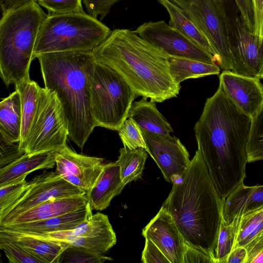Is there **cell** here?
Here are the masks:
<instances>
[{
    "label": "cell",
    "mask_w": 263,
    "mask_h": 263,
    "mask_svg": "<svg viewBox=\"0 0 263 263\" xmlns=\"http://www.w3.org/2000/svg\"><path fill=\"white\" fill-rule=\"evenodd\" d=\"M0 249L10 263H44L15 240L2 236Z\"/></svg>",
    "instance_id": "cell-33"
},
{
    "label": "cell",
    "mask_w": 263,
    "mask_h": 263,
    "mask_svg": "<svg viewBox=\"0 0 263 263\" xmlns=\"http://www.w3.org/2000/svg\"><path fill=\"white\" fill-rule=\"evenodd\" d=\"M88 202L86 194L52 198L19 215L6 224L34 222L62 215L77 210Z\"/></svg>",
    "instance_id": "cell-20"
},
{
    "label": "cell",
    "mask_w": 263,
    "mask_h": 263,
    "mask_svg": "<svg viewBox=\"0 0 263 263\" xmlns=\"http://www.w3.org/2000/svg\"><path fill=\"white\" fill-rule=\"evenodd\" d=\"M136 96L118 73L96 61L91 83V102L97 126L118 131L127 118Z\"/></svg>",
    "instance_id": "cell-7"
},
{
    "label": "cell",
    "mask_w": 263,
    "mask_h": 263,
    "mask_svg": "<svg viewBox=\"0 0 263 263\" xmlns=\"http://www.w3.org/2000/svg\"><path fill=\"white\" fill-rule=\"evenodd\" d=\"M34 0H0L2 15Z\"/></svg>",
    "instance_id": "cell-45"
},
{
    "label": "cell",
    "mask_w": 263,
    "mask_h": 263,
    "mask_svg": "<svg viewBox=\"0 0 263 263\" xmlns=\"http://www.w3.org/2000/svg\"><path fill=\"white\" fill-rule=\"evenodd\" d=\"M125 185L122 182L119 165L115 162L105 164L103 171L91 189L86 193L92 209L103 211L110 205Z\"/></svg>",
    "instance_id": "cell-18"
},
{
    "label": "cell",
    "mask_w": 263,
    "mask_h": 263,
    "mask_svg": "<svg viewBox=\"0 0 263 263\" xmlns=\"http://www.w3.org/2000/svg\"><path fill=\"white\" fill-rule=\"evenodd\" d=\"M146 149L138 148L130 149L125 147L119 150L116 161L120 167L121 178L126 185L133 181L141 178L147 154Z\"/></svg>",
    "instance_id": "cell-29"
},
{
    "label": "cell",
    "mask_w": 263,
    "mask_h": 263,
    "mask_svg": "<svg viewBox=\"0 0 263 263\" xmlns=\"http://www.w3.org/2000/svg\"><path fill=\"white\" fill-rule=\"evenodd\" d=\"M134 31L140 36L161 48L170 56L217 65L211 55L163 21L145 22Z\"/></svg>",
    "instance_id": "cell-12"
},
{
    "label": "cell",
    "mask_w": 263,
    "mask_h": 263,
    "mask_svg": "<svg viewBox=\"0 0 263 263\" xmlns=\"http://www.w3.org/2000/svg\"><path fill=\"white\" fill-rule=\"evenodd\" d=\"M247 155L248 162L263 160V104L252 118Z\"/></svg>",
    "instance_id": "cell-31"
},
{
    "label": "cell",
    "mask_w": 263,
    "mask_h": 263,
    "mask_svg": "<svg viewBox=\"0 0 263 263\" xmlns=\"http://www.w3.org/2000/svg\"><path fill=\"white\" fill-rule=\"evenodd\" d=\"M127 118L133 120L141 128L149 132L164 135L173 132L166 119L157 109L156 102L142 97L132 104Z\"/></svg>",
    "instance_id": "cell-25"
},
{
    "label": "cell",
    "mask_w": 263,
    "mask_h": 263,
    "mask_svg": "<svg viewBox=\"0 0 263 263\" xmlns=\"http://www.w3.org/2000/svg\"><path fill=\"white\" fill-rule=\"evenodd\" d=\"M86 192L62 178L55 172H45L29 181L22 196L0 214V226L52 198L84 195Z\"/></svg>",
    "instance_id": "cell-11"
},
{
    "label": "cell",
    "mask_w": 263,
    "mask_h": 263,
    "mask_svg": "<svg viewBox=\"0 0 263 263\" xmlns=\"http://www.w3.org/2000/svg\"><path fill=\"white\" fill-rule=\"evenodd\" d=\"M119 0H82L87 13L94 18L100 16L102 20L110 12L111 7Z\"/></svg>",
    "instance_id": "cell-37"
},
{
    "label": "cell",
    "mask_w": 263,
    "mask_h": 263,
    "mask_svg": "<svg viewBox=\"0 0 263 263\" xmlns=\"http://www.w3.org/2000/svg\"><path fill=\"white\" fill-rule=\"evenodd\" d=\"M22 124L21 98L15 90L0 103V139L9 143L20 142Z\"/></svg>",
    "instance_id": "cell-24"
},
{
    "label": "cell",
    "mask_w": 263,
    "mask_h": 263,
    "mask_svg": "<svg viewBox=\"0 0 263 263\" xmlns=\"http://www.w3.org/2000/svg\"><path fill=\"white\" fill-rule=\"evenodd\" d=\"M68 135L67 121L56 93L41 87L24 153L34 155L60 151L67 146Z\"/></svg>",
    "instance_id": "cell-8"
},
{
    "label": "cell",
    "mask_w": 263,
    "mask_h": 263,
    "mask_svg": "<svg viewBox=\"0 0 263 263\" xmlns=\"http://www.w3.org/2000/svg\"><path fill=\"white\" fill-rule=\"evenodd\" d=\"M219 84L235 105L252 118L263 104V85L258 79L223 70Z\"/></svg>",
    "instance_id": "cell-16"
},
{
    "label": "cell",
    "mask_w": 263,
    "mask_h": 263,
    "mask_svg": "<svg viewBox=\"0 0 263 263\" xmlns=\"http://www.w3.org/2000/svg\"><path fill=\"white\" fill-rule=\"evenodd\" d=\"M82 0H41L40 5L53 13H67L85 12Z\"/></svg>",
    "instance_id": "cell-36"
},
{
    "label": "cell",
    "mask_w": 263,
    "mask_h": 263,
    "mask_svg": "<svg viewBox=\"0 0 263 263\" xmlns=\"http://www.w3.org/2000/svg\"><path fill=\"white\" fill-rule=\"evenodd\" d=\"M263 238V209L239 217L234 247H243L247 251Z\"/></svg>",
    "instance_id": "cell-28"
},
{
    "label": "cell",
    "mask_w": 263,
    "mask_h": 263,
    "mask_svg": "<svg viewBox=\"0 0 263 263\" xmlns=\"http://www.w3.org/2000/svg\"><path fill=\"white\" fill-rule=\"evenodd\" d=\"M252 120L219 84L214 95L206 99L195 125L197 150L223 200L243 183L246 176Z\"/></svg>",
    "instance_id": "cell-1"
},
{
    "label": "cell",
    "mask_w": 263,
    "mask_h": 263,
    "mask_svg": "<svg viewBox=\"0 0 263 263\" xmlns=\"http://www.w3.org/2000/svg\"><path fill=\"white\" fill-rule=\"evenodd\" d=\"M215 263V259L208 254L185 243L183 263Z\"/></svg>",
    "instance_id": "cell-40"
},
{
    "label": "cell",
    "mask_w": 263,
    "mask_h": 263,
    "mask_svg": "<svg viewBox=\"0 0 263 263\" xmlns=\"http://www.w3.org/2000/svg\"><path fill=\"white\" fill-rule=\"evenodd\" d=\"M111 30L85 12L53 13L42 23L36 39L33 57L46 53L68 51H92Z\"/></svg>",
    "instance_id": "cell-6"
},
{
    "label": "cell",
    "mask_w": 263,
    "mask_h": 263,
    "mask_svg": "<svg viewBox=\"0 0 263 263\" xmlns=\"http://www.w3.org/2000/svg\"><path fill=\"white\" fill-rule=\"evenodd\" d=\"M15 87L20 95L22 113L19 149L24 153L26 141L35 114L41 87L30 79L15 85Z\"/></svg>",
    "instance_id": "cell-26"
},
{
    "label": "cell",
    "mask_w": 263,
    "mask_h": 263,
    "mask_svg": "<svg viewBox=\"0 0 263 263\" xmlns=\"http://www.w3.org/2000/svg\"><path fill=\"white\" fill-rule=\"evenodd\" d=\"M247 263H263V238L248 250Z\"/></svg>",
    "instance_id": "cell-43"
},
{
    "label": "cell",
    "mask_w": 263,
    "mask_h": 263,
    "mask_svg": "<svg viewBox=\"0 0 263 263\" xmlns=\"http://www.w3.org/2000/svg\"><path fill=\"white\" fill-rule=\"evenodd\" d=\"M254 14V33L263 36V0H251Z\"/></svg>",
    "instance_id": "cell-42"
},
{
    "label": "cell",
    "mask_w": 263,
    "mask_h": 263,
    "mask_svg": "<svg viewBox=\"0 0 263 263\" xmlns=\"http://www.w3.org/2000/svg\"><path fill=\"white\" fill-rule=\"evenodd\" d=\"M26 178L0 187V214L16 202L26 191L29 181Z\"/></svg>",
    "instance_id": "cell-35"
},
{
    "label": "cell",
    "mask_w": 263,
    "mask_h": 263,
    "mask_svg": "<svg viewBox=\"0 0 263 263\" xmlns=\"http://www.w3.org/2000/svg\"><path fill=\"white\" fill-rule=\"evenodd\" d=\"M55 172L72 184L88 192L105 164L101 158L79 154L67 146L55 152Z\"/></svg>",
    "instance_id": "cell-14"
},
{
    "label": "cell",
    "mask_w": 263,
    "mask_h": 263,
    "mask_svg": "<svg viewBox=\"0 0 263 263\" xmlns=\"http://www.w3.org/2000/svg\"><path fill=\"white\" fill-rule=\"evenodd\" d=\"M169 67L175 82L180 84L186 79L198 78L220 73L216 64L208 63L191 59L170 56Z\"/></svg>",
    "instance_id": "cell-27"
},
{
    "label": "cell",
    "mask_w": 263,
    "mask_h": 263,
    "mask_svg": "<svg viewBox=\"0 0 263 263\" xmlns=\"http://www.w3.org/2000/svg\"><path fill=\"white\" fill-rule=\"evenodd\" d=\"M245 23L254 33V14L251 0H234Z\"/></svg>",
    "instance_id": "cell-41"
},
{
    "label": "cell",
    "mask_w": 263,
    "mask_h": 263,
    "mask_svg": "<svg viewBox=\"0 0 263 263\" xmlns=\"http://www.w3.org/2000/svg\"><path fill=\"white\" fill-rule=\"evenodd\" d=\"M45 87L55 92L67 121L68 137L83 149L97 126L91 88L96 61L91 51H68L36 57Z\"/></svg>",
    "instance_id": "cell-4"
},
{
    "label": "cell",
    "mask_w": 263,
    "mask_h": 263,
    "mask_svg": "<svg viewBox=\"0 0 263 263\" xmlns=\"http://www.w3.org/2000/svg\"><path fill=\"white\" fill-rule=\"evenodd\" d=\"M118 131L124 147L146 149L141 129L132 119L127 118Z\"/></svg>",
    "instance_id": "cell-34"
},
{
    "label": "cell",
    "mask_w": 263,
    "mask_h": 263,
    "mask_svg": "<svg viewBox=\"0 0 263 263\" xmlns=\"http://www.w3.org/2000/svg\"><path fill=\"white\" fill-rule=\"evenodd\" d=\"M112 260L96 251L70 246L62 252L58 263H103Z\"/></svg>",
    "instance_id": "cell-32"
},
{
    "label": "cell",
    "mask_w": 263,
    "mask_h": 263,
    "mask_svg": "<svg viewBox=\"0 0 263 263\" xmlns=\"http://www.w3.org/2000/svg\"><path fill=\"white\" fill-rule=\"evenodd\" d=\"M36 1L2 15L0 72L7 86L30 79L29 70L41 26L47 16Z\"/></svg>",
    "instance_id": "cell-5"
},
{
    "label": "cell",
    "mask_w": 263,
    "mask_h": 263,
    "mask_svg": "<svg viewBox=\"0 0 263 263\" xmlns=\"http://www.w3.org/2000/svg\"><path fill=\"white\" fill-rule=\"evenodd\" d=\"M54 151L34 155L25 153L8 165L0 168V187L26 177L33 171L53 168L55 164Z\"/></svg>",
    "instance_id": "cell-21"
},
{
    "label": "cell",
    "mask_w": 263,
    "mask_h": 263,
    "mask_svg": "<svg viewBox=\"0 0 263 263\" xmlns=\"http://www.w3.org/2000/svg\"><path fill=\"white\" fill-rule=\"evenodd\" d=\"M224 1L231 70L237 74L263 79V36L252 32L235 3Z\"/></svg>",
    "instance_id": "cell-9"
},
{
    "label": "cell",
    "mask_w": 263,
    "mask_h": 263,
    "mask_svg": "<svg viewBox=\"0 0 263 263\" xmlns=\"http://www.w3.org/2000/svg\"><path fill=\"white\" fill-rule=\"evenodd\" d=\"M263 209V185L249 186L243 183L223 200V217L227 223L236 217Z\"/></svg>",
    "instance_id": "cell-19"
},
{
    "label": "cell",
    "mask_w": 263,
    "mask_h": 263,
    "mask_svg": "<svg viewBox=\"0 0 263 263\" xmlns=\"http://www.w3.org/2000/svg\"><path fill=\"white\" fill-rule=\"evenodd\" d=\"M88 202L79 209L60 216L30 222L0 226V230L24 234H42L74 229L92 214Z\"/></svg>",
    "instance_id": "cell-17"
},
{
    "label": "cell",
    "mask_w": 263,
    "mask_h": 263,
    "mask_svg": "<svg viewBox=\"0 0 263 263\" xmlns=\"http://www.w3.org/2000/svg\"><path fill=\"white\" fill-rule=\"evenodd\" d=\"M0 141V168L8 165L25 154L20 151L19 142L9 143L1 139Z\"/></svg>",
    "instance_id": "cell-38"
},
{
    "label": "cell",
    "mask_w": 263,
    "mask_h": 263,
    "mask_svg": "<svg viewBox=\"0 0 263 263\" xmlns=\"http://www.w3.org/2000/svg\"><path fill=\"white\" fill-rule=\"evenodd\" d=\"M248 251L245 247H238L233 249L228 256L225 263H247Z\"/></svg>",
    "instance_id": "cell-44"
},
{
    "label": "cell",
    "mask_w": 263,
    "mask_h": 263,
    "mask_svg": "<svg viewBox=\"0 0 263 263\" xmlns=\"http://www.w3.org/2000/svg\"><path fill=\"white\" fill-rule=\"evenodd\" d=\"M34 1H36V2H39V1H40L41 0H34Z\"/></svg>",
    "instance_id": "cell-46"
},
{
    "label": "cell",
    "mask_w": 263,
    "mask_h": 263,
    "mask_svg": "<svg viewBox=\"0 0 263 263\" xmlns=\"http://www.w3.org/2000/svg\"><path fill=\"white\" fill-rule=\"evenodd\" d=\"M91 52L97 62L118 73L137 96L161 103L179 93L180 84L170 72V55L134 30L111 31Z\"/></svg>",
    "instance_id": "cell-2"
},
{
    "label": "cell",
    "mask_w": 263,
    "mask_h": 263,
    "mask_svg": "<svg viewBox=\"0 0 263 263\" xmlns=\"http://www.w3.org/2000/svg\"><path fill=\"white\" fill-rule=\"evenodd\" d=\"M181 7L209 41L223 70H231L223 0H171Z\"/></svg>",
    "instance_id": "cell-10"
},
{
    "label": "cell",
    "mask_w": 263,
    "mask_h": 263,
    "mask_svg": "<svg viewBox=\"0 0 263 263\" xmlns=\"http://www.w3.org/2000/svg\"><path fill=\"white\" fill-rule=\"evenodd\" d=\"M239 217H236L227 223L222 215L215 252L216 263H225L228 256L233 250Z\"/></svg>",
    "instance_id": "cell-30"
},
{
    "label": "cell",
    "mask_w": 263,
    "mask_h": 263,
    "mask_svg": "<svg viewBox=\"0 0 263 263\" xmlns=\"http://www.w3.org/2000/svg\"><path fill=\"white\" fill-rule=\"evenodd\" d=\"M0 236L15 240L44 263H58L62 252L69 247L60 241L11 231L0 230Z\"/></svg>",
    "instance_id": "cell-22"
},
{
    "label": "cell",
    "mask_w": 263,
    "mask_h": 263,
    "mask_svg": "<svg viewBox=\"0 0 263 263\" xmlns=\"http://www.w3.org/2000/svg\"><path fill=\"white\" fill-rule=\"evenodd\" d=\"M142 234L161 251L170 263H183L184 241L172 216L162 206Z\"/></svg>",
    "instance_id": "cell-15"
},
{
    "label": "cell",
    "mask_w": 263,
    "mask_h": 263,
    "mask_svg": "<svg viewBox=\"0 0 263 263\" xmlns=\"http://www.w3.org/2000/svg\"><path fill=\"white\" fill-rule=\"evenodd\" d=\"M167 11L168 24L176 29L211 55L219 66L220 61L216 51L184 11L171 0H158Z\"/></svg>",
    "instance_id": "cell-23"
},
{
    "label": "cell",
    "mask_w": 263,
    "mask_h": 263,
    "mask_svg": "<svg viewBox=\"0 0 263 263\" xmlns=\"http://www.w3.org/2000/svg\"><path fill=\"white\" fill-rule=\"evenodd\" d=\"M141 261L143 263H170L161 251L148 239H145Z\"/></svg>",
    "instance_id": "cell-39"
},
{
    "label": "cell",
    "mask_w": 263,
    "mask_h": 263,
    "mask_svg": "<svg viewBox=\"0 0 263 263\" xmlns=\"http://www.w3.org/2000/svg\"><path fill=\"white\" fill-rule=\"evenodd\" d=\"M173 183L162 206L171 214L184 242L212 256L223 215L220 197L199 151Z\"/></svg>",
    "instance_id": "cell-3"
},
{
    "label": "cell",
    "mask_w": 263,
    "mask_h": 263,
    "mask_svg": "<svg viewBox=\"0 0 263 263\" xmlns=\"http://www.w3.org/2000/svg\"><path fill=\"white\" fill-rule=\"evenodd\" d=\"M141 129L146 151L161 170L165 180L173 183L188 168L189 153L179 138Z\"/></svg>",
    "instance_id": "cell-13"
}]
</instances>
